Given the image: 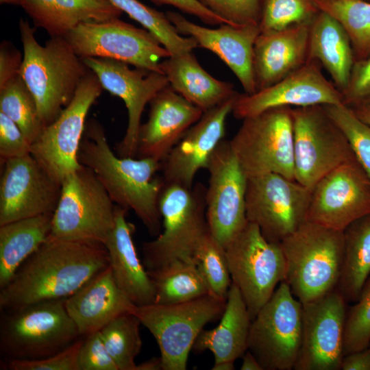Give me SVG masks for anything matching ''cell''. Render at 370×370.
Instances as JSON below:
<instances>
[{
    "mask_svg": "<svg viewBox=\"0 0 370 370\" xmlns=\"http://www.w3.org/2000/svg\"><path fill=\"white\" fill-rule=\"evenodd\" d=\"M108 266L104 245L49 236L0 289V309L67 298Z\"/></svg>",
    "mask_w": 370,
    "mask_h": 370,
    "instance_id": "cell-1",
    "label": "cell"
},
{
    "mask_svg": "<svg viewBox=\"0 0 370 370\" xmlns=\"http://www.w3.org/2000/svg\"><path fill=\"white\" fill-rule=\"evenodd\" d=\"M78 160L95 173L115 205L133 210L151 236L160 234L159 201L164 182L156 176L160 162L119 156L95 119L86 122Z\"/></svg>",
    "mask_w": 370,
    "mask_h": 370,
    "instance_id": "cell-2",
    "label": "cell"
},
{
    "mask_svg": "<svg viewBox=\"0 0 370 370\" xmlns=\"http://www.w3.org/2000/svg\"><path fill=\"white\" fill-rule=\"evenodd\" d=\"M18 27L23 50L20 75L45 127L71 102L90 70L64 37H51L40 45L27 20L21 18Z\"/></svg>",
    "mask_w": 370,
    "mask_h": 370,
    "instance_id": "cell-3",
    "label": "cell"
},
{
    "mask_svg": "<svg viewBox=\"0 0 370 370\" xmlns=\"http://www.w3.org/2000/svg\"><path fill=\"white\" fill-rule=\"evenodd\" d=\"M280 244L286 264L284 282L301 304L336 289L343 261V231L306 221Z\"/></svg>",
    "mask_w": 370,
    "mask_h": 370,
    "instance_id": "cell-4",
    "label": "cell"
},
{
    "mask_svg": "<svg viewBox=\"0 0 370 370\" xmlns=\"http://www.w3.org/2000/svg\"><path fill=\"white\" fill-rule=\"evenodd\" d=\"M65 299L1 310L0 353L3 361L47 358L82 337L67 312Z\"/></svg>",
    "mask_w": 370,
    "mask_h": 370,
    "instance_id": "cell-5",
    "label": "cell"
},
{
    "mask_svg": "<svg viewBox=\"0 0 370 370\" xmlns=\"http://www.w3.org/2000/svg\"><path fill=\"white\" fill-rule=\"evenodd\" d=\"M206 192L200 182L192 188L164 183L159 201L162 231L142 247L147 271L175 260L193 261L199 243L209 230Z\"/></svg>",
    "mask_w": 370,
    "mask_h": 370,
    "instance_id": "cell-6",
    "label": "cell"
},
{
    "mask_svg": "<svg viewBox=\"0 0 370 370\" xmlns=\"http://www.w3.org/2000/svg\"><path fill=\"white\" fill-rule=\"evenodd\" d=\"M115 206L95 173L82 164L62 182L50 236L104 245L114 225Z\"/></svg>",
    "mask_w": 370,
    "mask_h": 370,
    "instance_id": "cell-7",
    "label": "cell"
},
{
    "mask_svg": "<svg viewBox=\"0 0 370 370\" xmlns=\"http://www.w3.org/2000/svg\"><path fill=\"white\" fill-rule=\"evenodd\" d=\"M225 303L208 294L182 303L137 306L134 312L155 338L162 370H185L198 335L207 323L221 317Z\"/></svg>",
    "mask_w": 370,
    "mask_h": 370,
    "instance_id": "cell-8",
    "label": "cell"
},
{
    "mask_svg": "<svg viewBox=\"0 0 370 370\" xmlns=\"http://www.w3.org/2000/svg\"><path fill=\"white\" fill-rule=\"evenodd\" d=\"M292 108H270L243 120L230 141L247 177L275 173L295 180Z\"/></svg>",
    "mask_w": 370,
    "mask_h": 370,
    "instance_id": "cell-9",
    "label": "cell"
},
{
    "mask_svg": "<svg viewBox=\"0 0 370 370\" xmlns=\"http://www.w3.org/2000/svg\"><path fill=\"white\" fill-rule=\"evenodd\" d=\"M225 250L232 283L239 289L253 320L284 280L280 244L268 241L259 227L248 221Z\"/></svg>",
    "mask_w": 370,
    "mask_h": 370,
    "instance_id": "cell-10",
    "label": "cell"
},
{
    "mask_svg": "<svg viewBox=\"0 0 370 370\" xmlns=\"http://www.w3.org/2000/svg\"><path fill=\"white\" fill-rule=\"evenodd\" d=\"M292 114L295 180L312 189L329 172L356 157L324 105L293 108Z\"/></svg>",
    "mask_w": 370,
    "mask_h": 370,
    "instance_id": "cell-11",
    "label": "cell"
},
{
    "mask_svg": "<svg viewBox=\"0 0 370 370\" xmlns=\"http://www.w3.org/2000/svg\"><path fill=\"white\" fill-rule=\"evenodd\" d=\"M302 340V304L284 281L251 321L248 350L263 370H292Z\"/></svg>",
    "mask_w": 370,
    "mask_h": 370,
    "instance_id": "cell-12",
    "label": "cell"
},
{
    "mask_svg": "<svg viewBox=\"0 0 370 370\" xmlns=\"http://www.w3.org/2000/svg\"><path fill=\"white\" fill-rule=\"evenodd\" d=\"M103 90L98 77L90 70L71 102L31 145V155L61 184L67 175L82 165L78 160V151L86 117Z\"/></svg>",
    "mask_w": 370,
    "mask_h": 370,
    "instance_id": "cell-13",
    "label": "cell"
},
{
    "mask_svg": "<svg viewBox=\"0 0 370 370\" xmlns=\"http://www.w3.org/2000/svg\"><path fill=\"white\" fill-rule=\"evenodd\" d=\"M311 192L295 180L278 173L248 177L247 219L259 227L268 241L280 243L307 221Z\"/></svg>",
    "mask_w": 370,
    "mask_h": 370,
    "instance_id": "cell-14",
    "label": "cell"
},
{
    "mask_svg": "<svg viewBox=\"0 0 370 370\" xmlns=\"http://www.w3.org/2000/svg\"><path fill=\"white\" fill-rule=\"evenodd\" d=\"M64 38L81 58L114 59L162 73L161 60L170 56L168 50L149 31L119 18L82 23Z\"/></svg>",
    "mask_w": 370,
    "mask_h": 370,
    "instance_id": "cell-15",
    "label": "cell"
},
{
    "mask_svg": "<svg viewBox=\"0 0 370 370\" xmlns=\"http://www.w3.org/2000/svg\"><path fill=\"white\" fill-rule=\"evenodd\" d=\"M206 192L209 230L224 248L244 228L247 176L241 166L230 141L223 139L211 156Z\"/></svg>",
    "mask_w": 370,
    "mask_h": 370,
    "instance_id": "cell-16",
    "label": "cell"
},
{
    "mask_svg": "<svg viewBox=\"0 0 370 370\" xmlns=\"http://www.w3.org/2000/svg\"><path fill=\"white\" fill-rule=\"evenodd\" d=\"M370 213V179L356 158L323 176L312 188L307 221L343 231Z\"/></svg>",
    "mask_w": 370,
    "mask_h": 370,
    "instance_id": "cell-17",
    "label": "cell"
},
{
    "mask_svg": "<svg viewBox=\"0 0 370 370\" xmlns=\"http://www.w3.org/2000/svg\"><path fill=\"white\" fill-rule=\"evenodd\" d=\"M85 64L98 77L103 89L120 97L127 110V125L115 152L123 158H136L141 117L145 106L169 84L164 74L135 67L110 58H84Z\"/></svg>",
    "mask_w": 370,
    "mask_h": 370,
    "instance_id": "cell-18",
    "label": "cell"
},
{
    "mask_svg": "<svg viewBox=\"0 0 370 370\" xmlns=\"http://www.w3.org/2000/svg\"><path fill=\"white\" fill-rule=\"evenodd\" d=\"M347 302L336 289L302 304V340L295 370H340Z\"/></svg>",
    "mask_w": 370,
    "mask_h": 370,
    "instance_id": "cell-19",
    "label": "cell"
},
{
    "mask_svg": "<svg viewBox=\"0 0 370 370\" xmlns=\"http://www.w3.org/2000/svg\"><path fill=\"white\" fill-rule=\"evenodd\" d=\"M0 225L53 213L62 184L31 155L1 162Z\"/></svg>",
    "mask_w": 370,
    "mask_h": 370,
    "instance_id": "cell-20",
    "label": "cell"
},
{
    "mask_svg": "<svg viewBox=\"0 0 370 370\" xmlns=\"http://www.w3.org/2000/svg\"><path fill=\"white\" fill-rule=\"evenodd\" d=\"M343 103V95L321 72V64L308 60L275 84L252 95L238 93L232 113L237 119L278 107H304Z\"/></svg>",
    "mask_w": 370,
    "mask_h": 370,
    "instance_id": "cell-21",
    "label": "cell"
},
{
    "mask_svg": "<svg viewBox=\"0 0 370 370\" xmlns=\"http://www.w3.org/2000/svg\"><path fill=\"white\" fill-rule=\"evenodd\" d=\"M237 95L204 112L160 162L165 184L193 186L197 173L207 168L211 156L223 139L226 119Z\"/></svg>",
    "mask_w": 370,
    "mask_h": 370,
    "instance_id": "cell-22",
    "label": "cell"
},
{
    "mask_svg": "<svg viewBox=\"0 0 370 370\" xmlns=\"http://www.w3.org/2000/svg\"><path fill=\"white\" fill-rule=\"evenodd\" d=\"M147 121L141 124L136 158L161 162L204 112L169 84L149 101Z\"/></svg>",
    "mask_w": 370,
    "mask_h": 370,
    "instance_id": "cell-23",
    "label": "cell"
},
{
    "mask_svg": "<svg viewBox=\"0 0 370 370\" xmlns=\"http://www.w3.org/2000/svg\"><path fill=\"white\" fill-rule=\"evenodd\" d=\"M166 15L178 33L193 38L198 47L211 51L223 61L241 82L245 93L256 92L253 56L254 46L260 33L259 25L222 24L211 29L195 24L175 12L168 11Z\"/></svg>",
    "mask_w": 370,
    "mask_h": 370,
    "instance_id": "cell-24",
    "label": "cell"
},
{
    "mask_svg": "<svg viewBox=\"0 0 370 370\" xmlns=\"http://www.w3.org/2000/svg\"><path fill=\"white\" fill-rule=\"evenodd\" d=\"M310 23L260 33L253 56L256 92L275 84L307 62Z\"/></svg>",
    "mask_w": 370,
    "mask_h": 370,
    "instance_id": "cell-25",
    "label": "cell"
},
{
    "mask_svg": "<svg viewBox=\"0 0 370 370\" xmlns=\"http://www.w3.org/2000/svg\"><path fill=\"white\" fill-rule=\"evenodd\" d=\"M65 306L80 336L99 331L135 306L116 284L108 266L65 299Z\"/></svg>",
    "mask_w": 370,
    "mask_h": 370,
    "instance_id": "cell-26",
    "label": "cell"
},
{
    "mask_svg": "<svg viewBox=\"0 0 370 370\" xmlns=\"http://www.w3.org/2000/svg\"><path fill=\"white\" fill-rule=\"evenodd\" d=\"M127 211L116 205L114 225L104 245L116 284L135 306H143L154 303L155 290L138 257L132 238L135 226L126 220Z\"/></svg>",
    "mask_w": 370,
    "mask_h": 370,
    "instance_id": "cell-27",
    "label": "cell"
},
{
    "mask_svg": "<svg viewBox=\"0 0 370 370\" xmlns=\"http://www.w3.org/2000/svg\"><path fill=\"white\" fill-rule=\"evenodd\" d=\"M18 5L51 37H64L82 23L116 18L123 13L109 0H18Z\"/></svg>",
    "mask_w": 370,
    "mask_h": 370,
    "instance_id": "cell-28",
    "label": "cell"
},
{
    "mask_svg": "<svg viewBox=\"0 0 370 370\" xmlns=\"http://www.w3.org/2000/svg\"><path fill=\"white\" fill-rule=\"evenodd\" d=\"M251 321L239 289L232 283L220 323L212 330L203 329L193 349L197 353L210 351L214 363L235 362L248 349Z\"/></svg>",
    "mask_w": 370,
    "mask_h": 370,
    "instance_id": "cell-29",
    "label": "cell"
},
{
    "mask_svg": "<svg viewBox=\"0 0 370 370\" xmlns=\"http://www.w3.org/2000/svg\"><path fill=\"white\" fill-rule=\"evenodd\" d=\"M160 68L170 86L203 112L238 93L232 83L219 80L206 71L192 51L165 58Z\"/></svg>",
    "mask_w": 370,
    "mask_h": 370,
    "instance_id": "cell-30",
    "label": "cell"
},
{
    "mask_svg": "<svg viewBox=\"0 0 370 370\" xmlns=\"http://www.w3.org/2000/svg\"><path fill=\"white\" fill-rule=\"evenodd\" d=\"M308 60L318 61L330 73L341 93L345 90L355 62L352 46L338 21L322 11L310 23Z\"/></svg>",
    "mask_w": 370,
    "mask_h": 370,
    "instance_id": "cell-31",
    "label": "cell"
},
{
    "mask_svg": "<svg viewBox=\"0 0 370 370\" xmlns=\"http://www.w3.org/2000/svg\"><path fill=\"white\" fill-rule=\"evenodd\" d=\"M53 213L0 225V289L12 279L19 267L49 238Z\"/></svg>",
    "mask_w": 370,
    "mask_h": 370,
    "instance_id": "cell-32",
    "label": "cell"
},
{
    "mask_svg": "<svg viewBox=\"0 0 370 370\" xmlns=\"http://www.w3.org/2000/svg\"><path fill=\"white\" fill-rule=\"evenodd\" d=\"M344 247L336 290L347 303L355 302L370 275V213L343 230Z\"/></svg>",
    "mask_w": 370,
    "mask_h": 370,
    "instance_id": "cell-33",
    "label": "cell"
},
{
    "mask_svg": "<svg viewBox=\"0 0 370 370\" xmlns=\"http://www.w3.org/2000/svg\"><path fill=\"white\" fill-rule=\"evenodd\" d=\"M147 272L155 290V304L182 303L210 294L194 261L175 260Z\"/></svg>",
    "mask_w": 370,
    "mask_h": 370,
    "instance_id": "cell-34",
    "label": "cell"
},
{
    "mask_svg": "<svg viewBox=\"0 0 370 370\" xmlns=\"http://www.w3.org/2000/svg\"><path fill=\"white\" fill-rule=\"evenodd\" d=\"M316 7L334 17L350 40L355 61L370 56V2L367 0H312Z\"/></svg>",
    "mask_w": 370,
    "mask_h": 370,
    "instance_id": "cell-35",
    "label": "cell"
},
{
    "mask_svg": "<svg viewBox=\"0 0 370 370\" xmlns=\"http://www.w3.org/2000/svg\"><path fill=\"white\" fill-rule=\"evenodd\" d=\"M149 31L170 53L176 56L190 52L198 47L192 37L180 36L166 14L153 9L138 0H109Z\"/></svg>",
    "mask_w": 370,
    "mask_h": 370,
    "instance_id": "cell-36",
    "label": "cell"
},
{
    "mask_svg": "<svg viewBox=\"0 0 370 370\" xmlns=\"http://www.w3.org/2000/svg\"><path fill=\"white\" fill-rule=\"evenodd\" d=\"M140 324L137 315L128 312L117 316L99 330L119 370H136L135 358L142 347Z\"/></svg>",
    "mask_w": 370,
    "mask_h": 370,
    "instance_id": "cell-37",
    "label": "cell"
},
{
    "mask_svg": "<svg viewBox=\"0 0 370 370\" xmlns=\"http://www.w3.org/2000/svg\"><path fill=\"white\" fill-rule=\"evenodd\" d=\"M0 112L18 125L31 144L45 128L36 102L20 75L0 88Z\"/></svg>",
    "mask_w": 370,
    "mask_h": 370,
    "instance_id": "cell-38",
    "label": "cell"
},
{
    "mask_svg": "<svg viewBox=\"0 0 370 370\" xmlns=\"http://www.w3.org/2000/svg\"><path fill=\"white\" fill-rule=\"evenodd\" d=\"M193 261L205 280L210 293L226 301L232 284L225 250L211 234L210 230L199 243Z\"/></svg>",
    "mask_w": 370,
    "mask_h": 370,
    "instance_id": "cell-39",
    "label": "cell"
},
{
    "mask_svg": "<svg viewBox=\"0 0 370 370\" xmlns=\"http://www.w3.org/2000/svg\"><path fill=\"white\" fill-rule=\"evenodd\" d=\"M319 11L312 0H260V32L310 23Z\"/></svg>",
    "mask_w": 370,
    "mask_h": 370,
    "instance_id": "cell-40",
    "label": "cell"
},
{
    "mask_svg": "<svg viewBox=\"0 0 370 370\" xmlns=\"http://www.w3.org/2000/svg\"><path fill=\"white\" fill-rule=\"evenodd\" d=\"M324 106L345 134L356 160L370 179V126L343 103Z\"/></svg>",
    "mask_w": 370,
    "mask_h": 370,
    "instance_id": "cell-41",
    "label": "cell"
},
{
    "mask_svg": "<svg viewBox=\"0 0 370 370\" xmlns=\"http://www.w3.org/2000/svg\"><path fill=\"white\" fill-rule=\"evenodd\" d=\"M370 343V275L358 299L347 308L344 330V355L365 349Z\"/></svg>",
    "mask_w": 370,
    "mask_h": 370,
    "instance_id": "cell-42",
    "label": "cell"
},
{
    "mask_svg": "<svg viewBox=\"0 0 370 370\" xmlns=\"http://www.w3.org/2000/svg\"><path fill=\"white\" fill-rule=\"evenodd\" d=\"M235 27L259 25L260 0H197Z\"/></svg>",
    "mask_w": 370,
    "mask_h": 370,
    "instance_id": "cell-43",
    "label": "cell"
},
{
    "mask_svg": "<svg viewBox=\"0 0 370 370\" xmlns=\"http://www.w3.org/2000/svg\"><path fill=\"white\" fill-rule=\"evenodd\" d=\"M83 339L79 338L62 352L47 358L32 360L3 361L10 370H79L77 356Z\"/></svg>",
    "mask_w": 370,
    "mask_h": 370,
    "instance_id": "cell-44",
    "label": "cell"
},
{
    "mask_svg": "<svg viewBox=\"0 0 370 370\" xmlns=\"http://www.w3.org/2000/svg\"><path fill=\"white\" fill-rule=\"evenodd\" d=\"M77 365L79 370H119L99 331L84 336L77 356Z\"/></svg>",
    "mask_w": 370,
    "mask_h": 370,
    "instance_id": "cell-45",
    "label": "cell"
},
{
    "mask_svg": "<svg viewBox=\"0 0 370 370\" xmlns=\"http://www.w3.org/2000/svg\"><path fill=\"white\" fill-rule=\"evenodd\" d=\"M31 145L18 125L0 112L1 162L31 154Z\"/></svg>",
    "mask_w": 370,
    "mask_h": 370,
    "instance_id": "cell-46",
    "label": "cell"
},
{
    "mask_svg": "<svg viewBox=\"0 0 370 370\" xmlns=\"http://www.w3.org/2000/svg\"><path fill=\"white\" fill-rule=\"evenodd\" d=\"M342 95L343 104L349 107L370 101V56L354 62Z\"/></svg>",
    "mask_w": 370,
    "mask_h": 370,
    "instance_id": "cell-47",
    "label": "cell"
},
{
    "mask_svg": "<svg viewBox=\"0 0 370 370\" xmlns=\"http://www.w3.org/2000/svg\"><path fill=\"white\" fill-rule=\"evenodd\" d=\"M23 58L20 51L9 41L0 46V88L20 75Z\"/></svg>",
    "mask_w": 370,
    "mask_h": 370,
    "instance_id": "cell-48",
    "label": "cell"
},
{
    "mask_svg": "<svg viewBox=\"0 0 370 370\" xmlns=\"http://www.w3.org/2000/svg\"><path fill=\"white\" fill-rule=\"evenodd\" d=\"M153 3L172 5L180 11L197 17L204 23L210 25L229 24L223 18L203 6L197 0H150ZM230 25V24H229Z\"/></svg>",
    "mask_w": 370,
    "mask_h": 370,
    "instance_id": "cell-49",
    "label": "cell"
},
{
    "mask_svg": "<svg viewBox=\"0 0 370 370\" xmlns=\"http://www.w3.org/2000/svg\"><path fill=\"white\" fill-rule=\"evenodd\" d=\"M340 370H370V347L344 355Z\"/></svg>",
    "mask_w": 370,
    "mask_h": 370,
    "instance_id": "cell-50",
    "label": "cell"
},
{
    "mask_svg": "<svg viewBox=\"0 0 370 370\" xmlns=\"http://www.w3.org/2000/svg\"><path fill=\"white\" fill-rule=\"evenodd\" d=\"M240 369L241 370H263L257 358L248 349L243 356V362Z\"/></svg>",
    "mask_w": 370,
    "mask_h": 370,
    "instance_id": "cell-51",
    "label": "cell"
},
{
    "mask_svg": "<svg viewBox=\"0 0 370 370\" xmlns=\"http://www.w3.org/2000/svg\"><path fill=\"white\" fill-rule=\"evenodd\" d=\"M350 108L361 121L370 126V101L362 102Z\"/></svg>",
    "mask_w": 370,
    "mask_h": 370,
    "instance_id": "cell-52",
    "label": "cell"
},
{
    "mask_svg": "<svg viewBox=\"0 0 370 370\" xmlns=\"http://www.w3.org/2000/svg\"><path fill=\"white\" fill-rule=\"evenodd\" d=\"M136 370H162L160 356L153 357L140 365H137Z\"/></svg>",
    "mask_w": 370,
    "mask_h": 370,
    "instance_id": "cell-53",
    "label": "cell"
},
{
    "mask_svg": "<svg viewBox=\"0 0 370 370\" xmlns=\"http://www.w3.org/2000/svg\"><path fill=\"white\" fill-rule=\"evenodd\" d=\"M234 362H221L214 363L212 370H233L234 369Z\"/></svg>",
    "mask_w": 370,
    "mask_h": 370,
    "instance_id": "cell-54",
    "label": "cell"
},
{
    "mask_svg": "<svg viewBox=\"0 0 370 370\" xmlns=\"http://www.w3.org/2000/svg\"><path fill=\"white\" fill-rule=\"evenodd\" d=\"M0 3L3 4H14L18 5V0H0Z\"/></svg>",
    "mask_w": 370,
    "mask_h": 370,
    "instance_id": "cell-55",
    "label": "cell"
},
{
    "mask_svg": "<svg viewBox=\"0 0 370 370\" xmlns=\"http://www.w3.org/2000/svg\"><path fill=\"white\" fill-rule=\"evenodd\" d=\"M369 347H370V343H369Z\"/></svg>",
    "mask_w": 370,
    "mask_h": 370,
    "instance_id": "cell-56",
    "label": "cell"
},
{
    "mask_svg": "<svg viewBox=\"0 0 370 370\" xmlns=\"http://www.w3.org/2000/svg\"><path fill=\"white\" fill-rule=\"evenodd\" d=\"M367 1H368V0H367Z\"/></svg>",
    "mask_w": 370,
    "mask_h": 370,
    "instance_id": "cell-57",
    "label": "cell"
}]
</instances>
